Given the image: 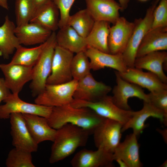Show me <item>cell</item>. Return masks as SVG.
Returning <instances> with one entry per match:
<instances>
[{
    "instance_id": "obj_38",
    "label": "cell",
    "mask_w": 167,
    "mask_h": 167,
    "mask_svg": "<svg viewBox=\"0 0 167 167\" xmlns=\"http://www.w3.org/2000/svg\"><path fill=\"white\" fill-rule=\"evenodd\" d=\"M53 0H32L36 7Z\"/></svg>"
},
{
    "instance_id": "obj_18",
    "label": "cell",
    "mask_w": 167,
    "mask_h": 167,
    "mask_svg": "<svg viewBox=\"0 0 167 167\" xmlns=\"http://www.w3.org/2000/svg\"><path fill=\"white\" fill-rule=\"evenodd\" d=\"M86 7L95 21H104L114 24L123 10L115 0H85Z\"/></svg>"
},
{
    "instance_id": "obj_21",
    "label": "cell",
    "mask_w": 167,
    "mask_h": 167,
    "mask_svg": "<svg viewBox=\"0 0 167 167\" xmlns=\"http://www.w3.org/2000/svg\"><path fill=\"white\" fill-rule=\"evenodd\" d=\"M167 53L165 51L153 52L135 60V67L145 69L156 75L163 83L167 84V77L164 69L166 70Z\"/></svg>"
},
{
    "instance_id": "obj_16",
    "label": "cell",
    "mask_w": 167,
    "mask_h": 167,
    "mask_svg": "<svg viewBox=\"0 0 167 167\" xmlns=\"http://www.w3.org/2000/svg\"><path fill=\"white\" fill-rule=\"evenodd\" d=\"M114 161L113 153L103 149H83L75 155L70 163L73 167H113Z\"/></svg>"
},
{
    "instance_id": "obj_20",
    "label": "cell",
    "mask_w": 167,
    "mask_h": 167,
    "mask_svg": "<svg viewBox=\"0 0 167 167\" xmlns=\"http://www.w3.org/2000/svg\"><path fill=\"white\" fill-rule=\"evenodd\" d=\"M137 136L134 133L127 135L124 141L120 142L113 153V160L124 161L128 167H141L143 166L139 157V146Z\"/></svg>"
},
{
    "instance_id": "obj_19",
    "label": "cell",
    "mask_w": 167,
    "mask_h": 167,
    "mask_svg": "<svg viewBox=\"0 0 167 167\" xmlns=\"http://www.w3.org/2000/svg\"><path fill=\"white\" fill-rule=\"evenodd\" d=\"M124 80L147 89L150 92L167 89V85L162 82L154 74L143 71L135 67L128 68L124 72L117 71Z\"/></svg>"
},
{
    "instance_id": "obj_30",
    "label": "cell",
    "mask_w": 167,
    "mask_h": 167,
    "mask_svg": "<svg viewBox=\"0 0 167 167\" xmlns=\"http://www.w3.org/2000/svg\"><path fill=\"white\" fill-rule=\"evenodd\" d=\"M95 21L85 8L70 15L68 25L72 27L81 36L85 38L91 31Z\"/></svg>"
},
{
    "instance_id": "obj_31",
    "label": "cell",
    "mask_w": 167,
    "mask_h": 167,
    "mask_svg": "<svg viewBox=\"0 0 167 167\" xmlns=\"http://www.w3.org/2000/svg\"><path fill=\"white\" fill-rule=\"evenodd\" d=\"M7 167H35L32 162V152L14 147L9 152L6 160Z\"/></svg>"
},
{
    "instance_id": "obj_9",
    "label": "cell",
    "mask_w": 167,
    "mask_h": 167,
    "mask_svg": "<svg viewBox=\"0 0 167 167\" xmlns=\"http://www.w3.org/2000/svg\"><path fill=\"white\" fill-rule=\"evenodd\" d=\"M74 53L57 44L54 54L50 74L46 84H56L68 82L73 79L71 64Z\"/></svg>"
},
{
    "instance_id": "obj_12",
    "label": "cell",
    "mask_w": 167,
    "mask_h": 167,
    "mask_svg": "<svg viewBox=\"0 0 167 167\" xmlns=\"http://www.w3.org/2000/svg\"><path fill=\"white\" fill-rule=\"evenodd\" d=\"M112 90L109 86L96 80L90 73L78 81L73 97L74 99L95 101L108 95Z\"/></svg>"
},
{
    "instance_id": "obj_28",
    "label": "cell",
    "mask_w": 167,
    "mask_h": 167,
    "mask_svg": "<svg viewBox=\"0 0 167 167\" xmlns=\"http://www.w3.org/2000/svg\"><path fill=\"white\" fill-rule=\"evenodd\" d=\"M109 24L104 21H95L91 31L85 38L88 46L109 53L108 46Z\"/></svg>"
},
{
    "instance_id": "obj_27",
    "label": "cell",
    "mask_w": 167,
    "mask_h": 167,
    "mask_svg": "<svg viewBox=\"0 0 167 167\" xmlns=\"http://www.w3.org/2000/svg\"><path fill=\"white\" fill-rule=\"evenodd\" d=\"M16 27L7 15L4 23L0 27V56L4 59H8L14 51L21 45L15 33Z\"/></svg>"
},
{
    "instance_id": "obj_42",
    "label": "cell",
    "mask_w": 167,
    "mask_h": 167,
    "mask_svg": "<svg viewBox=\"0 0 167 167\" xmlns=\"http://www.w3.org/2000/svg\"><path fill=\"white\" fill-rule=\"evenodd\" d=\"M159 167H167V160L165 161Z\"/></svg>"
},
{
    "instance_id": "obj_25",
    "label": "cell",
    "mask_w": 167,
    "mask_h": 167,
    "mask_svg": "<svg viewBox=\"0 0 167 167\" xmlns=\"http://www.w3.org/2000/svg\"><path fill=\"white\" fill-rule=\"evenodd\" d=\"M59 12L53 1L36 7L29 22L38 24L52 32L58 28Z\"/></svg>"
},
{
    "instance_id": "obj_7",
    "label": "cell",
    "mask_w": 167,
    "mask_h": 167,
    "mask_svg": "<svg viewBox=\"0 0 167 167\" xmlns=\"http://www.w3.org/2000/svg\"><path fill=\"white\" fill-rule=\"evenodd\" d=\"M123 126L117 121L105 118L93 133L96 147L113 153L120 142Z\"/></svg>"
},
{
    "instance_id": "obj_11",
    "label": "cell",
    "mask_w": 167,
    "mask_h": 167,
    "mask_svg": "<svg viewBox=\"0 0 167 167\" xmlns=\"http://www.w3.org/2000/svg\"><path fill=\"white\" fill-rule=\"evenodd\" d=\"M134 22L120 17L113 25L110 27L108 38L109 53L122 54L124 50L135 27Z\"/></svg>"
},
{
    "instance_id": "obj_22",
    "label": "cell",
    "mask_w": 167,
    "mask_h": 167,
    "mask_svg": "<svg viewBox=\"0 0 167 167\" xmlns=\"http://www.w3.org/2000/svg\"><path fill=\"white\" fill-rule=\"evenodd\" d=\"M22 114L32 136L38 144L46 141H54L57 130L49 125L47 118L36 114Z\"/></svg>"
},
{
    "instance_id": "obj_23",
    "label": "cell",
    "mask_w": 167,
    "mask_h": 167,
    "mask_svg": "<svg viewBox=\"0 0 167 167\" xmlns=\"http://www.w3.org/2000/svg\"><path fill=\"white\" fill-rule=\"evenodd\" d=\"M52 32L36 23H30L16 26L15 33L20 44L31 45L46 42Z\"/></svg>"
},
{
    "instance_id": "obj_32",
    "label": "cell",
    "mask_w": 167,
    "mask_h": 167,
    "mask_svg": "<svg viewBox=\"0 0 167 167\" xmlns=\"http://www.w3.org/2000/svg\"><path fill=\"white\" fill-rule=\"evenodd\" d=\"M91 70L90 61L84 51L74 56L71 64L73 79L78 81L91 73Z\"/></svg>"
},
{
    "instance_id": "obj_24",
    "label": "cell",
    "mask_w": 167,
    "mask_h": 167,
    "mask_svg": "<svg viewBox=\"0 0 167 167\" xmlns=\"http://www.w3.org/2000/svg\"><path fill=\"white\" fill-rule=\"evenodd\" d=\"M167 50V27L150 29L142 41L136 58L149 53Z\"/></svg>"
},
{
    "instance_id": "obj_3",
    "label": "cell",
    "mask_w": 167,
    "mask_h": 167,
    "mask_svg": "<svg viewBox=\"0 0 167 167\" xmlns=\"http://www.w3.org/2000/svg\"><path fill=\"white\" fill-rule=\"evenodd\" d=\"M56 33L52 32L47 40L38 59L32 68V79L29 85L32 95L36 97L41 92L46 85L50 74L54 49L57 45Z\"/></svg>"
},
{
    "instance_id": "obj_43",
    "label": "cell",
    "mask_w": 167,
    "mask_h": 167,
    "mask_svg": "<svg viewBox=\"0 0 167 167\" xmlns=\"http://www.w3.org/2000/svg\"><path fill=\"white\" fill-rule=\"evenodd\" d=\"M160 0H156L153 3L155 5H156L160 1Z\"/></svg>"
},
{
    "instance_id": "obj_14",
    "label": "cell",
    "mask_w": 167,
    "mask_h": 167,
    "mask_svg": "<svg viewBox=\"0 0 167 167\" xmlns=\"http://www.w3.org/2000/svg\"><path fill=\"white\" fill-rule=\"evenodd\" d=\"M32 67L18 64H0L5 84L13 94H19L24 86L32 79Z\"/></svg>"
},
{
    "instance_id": "obj_1",
    "label": "cell",
    "mask_w": 167,
    "mask_h": 167,
    "mask_svg": "<svg viewBox=\"0 0 167 167\" xmlns=\"http://www.w3.org/2000/svg\"><path fill=\"white\" fill-rule=\"evenodd\" d=\"M105 119L89 108L75 107L70 104L53 107L47 119L49 125L54 129L71 124L83 128L91 135Z\"/></svg>"
},
{
    "instance_id": "obj_8",
    "label": "cell",
    "mask_w": 167,
    "mask_h": 167,
    "mask_svg": "<svg viewBox=\"0 0 167 167\" xmlns=\"http://www.w3.org/2000/svg\"><path fill=\"white\" fill-rule=\"evenodd\" d=\"M5 104L0 105V119L9 118L13 113L36 114L48 118L53 107L25 102L19 97V94L11 93L3 101Z\"/></svg>"
},
{
    "instance_id": "obj_34",
    "label": "cell",
    "mask_w": 167,
    "mask_h": 167,
    "mask_svg": "<svg viewBox=\"0 0 167 167\" xmlns=\"http://www.w3.org/2000/svg\"><path fill=\"white\" fill-rule=\"evenodd\" d=\"M153 13L150 29L167 27V0H160Z\"/></svg>"
},
{
    "instance_id": "obj_10",
    "label": "cell",
    "mask_w": 167,
    "mask_h": 167,
    "mask_svg": "<svg viewBox=\"0 0 167 167\" xmlns=\"http://www.w3.org/2000/svg\"><path fill=\"white\" fill-rule=\"evenodd\" d=\"M115 74L117 84L112 90V97L115 105L122 109L129 110L131 109L128 102L131 97H135L148 101V94L144 92L141 87L124 80L117 71Z\"/></svg>"
},
{
    "instance_id": "obj_33",
    "label": "cell",
    "mask_w": 167,
    "mask_h": 167,
    "mask_svg": "<svg viewBox=\"0 0 167 167\" xmlns=\"http://www.w3.org/2000/svg\"><path fill=\"white\" fill-rule=\"evenodd\" d=\"M36 8L32 0H15V12L16 26L29 23Z\"/></svg>"
},
{
    "instance_id": "obj_6",
    "label": "cell",
    "mask_w": 167,
    "mask_h": 167,
    "mask_svg": "<svg viewBox=\"0 0 167 167\" xmlns=\"http://www.w3.org/2000/svg\"><path fill=\"white\" fill-rule=\"evenodd\" d=\"M156 5L153 4L147 10L144 18L136 19L133 31L127 45L122 54L127 68L134 67L137 50L145 36L152 27L154 10Z\"/></svg>"
},
{
    "instance_id": "obj_37",
    "label": "cell",
    "mask_w": 167,
    "mask_h": 167,
    "mask_svg": "<svg viewBox=\"0 0 167 167\" xmlns=\"http://www.w3.org/2000/svg\"><path fill=\"white\" fill-rule=\"evenodd\" d=\"M11 93L5 84L4 78H0V105L1 102L3 101Z\"/></svg>"
},
{
    "instance_id": "obj_29",
    "label": "cell",
    "mask_w": 167,
    "mask_h": 167,
    "mask_svg": "<svg viewBox=\"0 0 167 167\" xmlns=\"http://www.w3.org/2000/svg\"><path fill=\"white\" fill-rule=\"evenodd\" d=\"M47 43V41L38 46L31 48H27L20 45L16 49V52L9 63L33 67Z\"/></svg>"
},
{
    "instance_id": "obj_26",
    "label": "cell",
    "mask_w": 167,
    "mask_h": 167,
    "mask_svg": "<svg viewBox=\"0 0 167 167\" xmlns=\"http://www.w3.org/2000/svg\"><path fill=\"white\" fill-rule=\"evenodd\" d=\"M56 40L58 45L73 53L84 51L88 46L85 38L68 25L59 29Z\"/></svg>"
},
{
    "instance_id": "obj_40",
    "label": "cell",
    "mask_w": 167,
    "mask_h": 167,
    "mask_svg": "<svg viewBox=\"0 0 167 167\" xmlns=\"http://www.w3.org/2000/svg\"><path fill=\"white\" fill-rule=\"evenodd\" d=\"M0 6L6 10H8L7 0H0Z\"/></svg>"
},
{
    "instance_id": "obj_5",
    "label": "cell",
    "mask_w": 167,
    "mask_h": 167,
    "mask_svg": "<svg viewBox=\"0 0 167 167\" xmlns=\"http://www.w3.org/2000/svg\"><path fill=\"white\" fill-rule=\"evenodd\" d=\"M77 83L73 79L63 84H46L43 91L36 97L35 103L51 107L70 104L74 99Z\"/></svg>"
},
{
    "instance_id": "obj_13",
    "label": "cell",
    "mask_w": 167,
    "mask_h": 167,
    "mask_svg": "<svg viewBox=\"0 0 167 167\" xmlns=\"http://www.w3.org/2000/svg\"><path fill=\"white\" fill-rule=\"evenodd\" d=\"M12 144L14 147L31 152H36L38 144L32 136L23 114L13 113L10 117Z\"/></svg>"
},
{
    "instance_id": "obj_4",
    "label": "cell",
    "mask_w": 167,
    "mask_h": 167,
    "mask_svg": "<svg viewBox=\"0 0 167 167\" xmlns=\"http://www.w3.org/2000/svg\"><path fill=\"white\" fill-rule=\"evenodd\" d=\"M70 105L75 107L89 108L104 118L117 121L123 125L130 118L133 112L119 108L113 103L112 96L108 95L95 101L74 99Z\"/></svg>"
},
{
    "instance_id": "obj_39",
    "label": "cell",
    "mask_w": 167,
    "mask_h": 167,
    "mask_svg": "<svg viewBox=\"0 0 167 167\" xmlns=\"http://www.w3.org/2000/svg\"><path fill=\"white\" fill-rule=\"evenodd\" d=\"M123 10L126 9L128 5L130 0H118Z\"/></svg>"
},
{
    "instance_id": "obj_15",
    "label": "cell",
    "mask_w": 167,
    "mask_h": 167,
    "mask_svg": "<svg viewBox=\"0 0 167 167\" xmlns=\"http://www.w3.org/2000/svg\"><path fill=\"white\" fill-rule=\"evenodd\" d=\"M151 117L159 119L165 125H167V115L149 102L143 101L142 108L138 111H133L131 117L123 126L122 132L128 129H132L133 133L138 137L146 127L145 122Z\"/></svg>"
},
{
    "instance_id": "obj_2",
    "label": "cell",
    "mask_w": 167,
    "mask_h": 167,
    "mask_svg": "<svg viewBox=\"0 0 167 167\" xmlns=\"http://www.w3.org/2000/svg\"><path fill=\"white\" fill-rule=\"evenodd\" d=\"M90 134L77 126L66 124L57 130L49 162L54 164L69 156L79 147L85 146Z\"/></svg>"
},
{
    "instance_id": "obj_17",
    "label": "cell",
    "mask_w": 167,
    "mask_h": 167,
    "mask_svg": "<svg viewBox=\"0 0 167 167\" xmlns=\"http://www.w3.org/2000/svg\"><path fill=\"white\" fill-rule=\"evenodd\" d=\"M84 52L90 61L91 70L94 71L109 67L123 72L128 68L122 54L106 53L88 46Z\"/></svg>"
},
{
    "instance_id": "obj_35",
    "label": "cell",
    "mask_w": 167,
    "mask_h": 167,
    "mask_svg": "<svg viewBox=\"0 0 167 167\" xmlns=\"http://www.w3.org/2000/svg\"><path fill=\"white\" fill-rule=\"evenodd\" d=\"M76 0H53L58 8L60 15L58 28H61L68 25L71 7Z\"/></svg>"
},
{
    "instance_id": "obj_44",
    "label": "cell",
    "mask_w": 167,
    "mask_h": 167,
    "mask_svg": "<svg viewBox=\"0 0 167 167\" xmlns=\"http://www.w3.org/2000/svg\"><path fill=\"white\" fill-rule=\"evenodd\" d=\"M140 1H142V2H145V1H146L148 0H139Z\"/></svg>"
},
{
    "instance_id": "obj_41",
    "label": "cell",
    "mask_w": 167,
    "mask_h": 167,
    "mask_svg": "<svg viewBox=\"0 0 167 167\" xmlns=\"http://www.w3.org/2000/svg\"><path fill=\"white\" fill-rule=\"evenodd\" d=\"M118 164L121 167H128L125 163L122 160L119 159H117L115 160Z\"/></svg>"
},
{
    "instance_id": "obj_36",
    "label": "cell",
    "mask_w": 167,
    "mask_h": 167,
    "mask_svg": "<svg viewBox=\"0 0 167 167\" xmlns=\"http://www.w3.org/2000/svg\"><path fill=\"white\" fill-rule=\"evenodd\" d=\"M148 102L167 115V89L148 94Z\"/></svg>"
}]
</instances>
